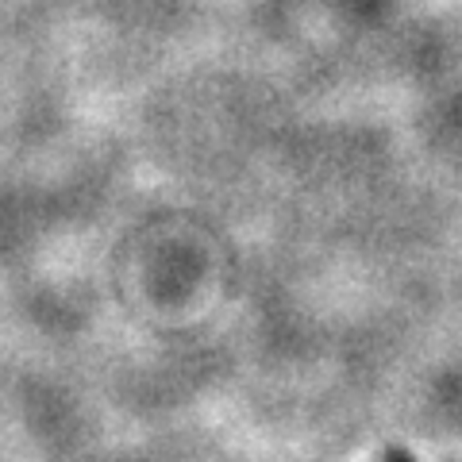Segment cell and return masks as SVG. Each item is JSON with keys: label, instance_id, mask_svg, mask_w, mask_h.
Masks as SVG:
<instances>
[{"label": "cell", "instance_id": "cell-1", "mask_svg": "<svg viewBox=\"0 0 462 462\" xmlns=\"http://www.w3.org/2000/svg\"><path fill=\"white\" fill-rule=\"evenodd\" d=\"M389 462H412V458L404 455V451H393V455H389Z\"/></svg>", "mask_w": 462, "mask_h": 462}]
</instances>
